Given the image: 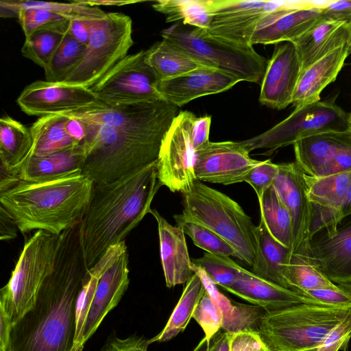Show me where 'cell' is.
I'll return each mask as SVG.
<instances>
[{
	"mask_svg": "<svg viewBox=\"0 0 351 351\" xmlns=\"http://www.w3.org/2000/svg\"><path fill=\"white\" fill-rule=\"evenodd\" d=\"M223 289L267 311L306 304L300 293L264 280L241 266L236 280Z\"/></svg>",
	"mask_w": 351,
	"mask_h": 351,
	"instance_id": "603a6c76",
	"label": "cell"
},
{
	"mask_svg": "<svg viewBox=\"0 0 351 351\" xmlns=\"http://www.w3.org/2000/svg\"><path fill=\"white\" fill-rule=\"evenodd\" d=\"M322 11L327 19L350 22L351 0L329 1Z\"/></svg>",
	"mask_w": 351,
	"mask_h": 351,
	"instance_id": "816d5d0a",
	"label": "cell"
},
{
	"mask_svg": "<svg viewBox=\"0 0 351 351\" xmlns=\"http://www.w3.org/2000/svg\"><path fill=\"white\" fill-rule=\"evenodd\" d=\"M350 28L351 21L325 18L295 40L302 70L348 43Z\"/></svg>",
	"mask_w": 351,
	"mask_h": 351,
	"instance_id": "484cf974",
	"label": "cell"
},
{
	"mask_svg": "<svg viewBox=\"0 0 351 351\" xmlns=\"http://www.w3.org/2000/svg\"><path fill=\"white\" fill-rule=\"evenodd\" d=\"M348 45H349L350 49L351 51V28H350V36H349V39H348Z\"/></svg>",
	"mask_w": 351,
	"mask_h": 351,
	"instance_id": "e7e4bbea",
	"label": "cell"
},
{
	"mask_svg": "<svg viewBox=\"0 0 351 351\" xmlns=\"http://www.w3.org/2000/svg\"><path fill=\"white\" fill-rule=\"evenodd\" d=\"M79 3L92 6H123L133 3L142 2L141 1L134 0H76Z\"/></svg>",
	"mask_w": 351,
	"mask_h": 351,
	"instance_id": "91938a15",
	"label": "cell"
},
{
	"mask_svg": "<svg viewBox=\"0 0 351 351\" xmlns=\"http://www.w3.org/2000/svg\"><path fill=\"white\" fill-rule=\"evenodd\" d=\"M17 18L25 36L27 37L44 26L67 17L45 9L25 8L21 9L18 12Z\"/></svg>",
	"mask_w": 351,
	"mask_h": 351,
	"instance_id": "bcb514c9",
	"label": "cell"
},
{
	"mask_svg": "<svg viewBox=\"0 0 351 351\" xmlns=\"http://www.w3.org/2000/svg\"><path fill=\"white\" fill-rule=\"evenodd\" d=\"M173 219L176 225L182 228L195 245L210 254L239 258L234 249L208 228L183 213L174 215Z\"/></svg>",
	"mask_w": 351,
	"mask_h": 351,
	"instance_id": "f35d334b",
	"label": "cell"
},
{
	"mask_svg": "<svg viewBox=\"0 0 351 351\" xmlns=\"http://www.w3.org/2000/svg\"><path fill=\"white\" fill-rule=\"evenodd\" d=\"M25 8H42L67 18L80 17L86 19H101L107 14L98 7L89 6L76 0L70 3L2 0L0 1V16L2 18L17 17L18 12Z\"/></svg>",
	"mask_w": 351,
	"mask_h": 351,
	"instance_id": "74e56055",
	"label": "cell"
},
{
	"mask_svg": "<svg viewBox=\"0 0 351 351\" xmlns=\"http://www.w3.org/2000/svg\"><path fill=\"white\" fill-rule=\"evenodd\" d=\"M256 240V254L251 271L264 280L289 289L286 273L292 251L271 235L261 216L257 226Z\"/></svg>",
	"mask_w": 351,
	"mask_h": 351,
	"instance_id": "4316f807",
	"label": "cell"
},
{
	"mask_svg": "<svg viewBox=\"0 0 351 351\" xmlns=\"http://www.w3.org/2000/svg\"><path fill=\"white\" fill-rule=\"evenodd\" d=\"M298 6L297 1L212 0L211 19L206 30L219 38L252 45L256 30Z\"/></svg>",
	"mask_w": 351,
	"mask_h": 351,
	"instance_id": "8fae6325",
	"label": "cell"
},
{
	"mask_svg": "<svg viewBox=\"0 0 351 351\" xmlns=\"http://www.w3.org/2000/svg\"><path fill=\"white\" fill-rule=\"evenodd\" d=\"M348 130L351 132V113L348 114Z\"/></svg>",
	"mask_w": 351,
	"mask_h": 351,
	"instance_id": "be15d7a7",
	"label": "cell"
},
{
	"mask_svg": "<svg viewBox=\"0 0 351 351\" xmlns=\"http://www.w3.org/2000/svg\"><path fill=\"white\" fill-rule=\"evenodd\" d=\"M98 100L89 88L38 80L25 87L16 103L27 114L40 117L73 110Z\"/></svg>",
	"mask_w": 351,
	"mask_h": 351,
	"instance_id": "9a60e30c",
	"label": "cell"
},
{
	"mask_svg": "<svg viewBox=\"0 0 351 351\" xmlns=\"http://www.w3.org/2000/svg\"><path fill=\"white\" fill-rule=\"evenodd\" d=\"M87 271L79 223L59 235L53 269L34 306L12 326L8 351L72 350L77 302Z\"/></svg>",
	"mask_w": 351,
	"mask_h": 351,
	"instance_id": "7a4b0ae2",
	"label": "cell"
},
{
	"mask_svg": "<svg viewBox=\"0 0 351 351\" xmlns=\"http://www.w3.org/2000/svg\"><path fill=\"white\" fill-rule=\"evenodd\" d=\"M69 18L44 26L25 37L22 55L43 69L69 32Z\"/></svg>",
	"mask_w": 351,
	"mask_h": 351,
	"instance_id": "836d02e7",
	"label": "cell"
},
{
	"mask_svg": "<svg viewBox=\"0 0 351 351\" xmlns=\"http://www.w3.org/2000/svg\"><path fill=\"white\" fill-rule=\"evenodd\" d=\"M32 147L29 128L8 115L0 119L1 174L18 178Z\"/></svg>",
	"mask_w": 351,
	"mask_h": 351,
	"instance_id": "f1b7e54d",
	"label": "cell"
},
{
	"mask_svg": "<svg viewBox=\"0 0 351 351\" xmlns=\"http://www.w3.org/2000/svg\"><path fill=\"white\" fill-rule=\"evenodd\" d=\"M271 351H278V350H271Z\"/></svg>",
	"mask_w": 351,
	"mask_h": 351,
	"instance_id": "03108f58",
	"label": "cell"
},
{
	"mask_svg": "<svg viewBox=\"0 0 351 351\" xmlns=\"http://www.w3.org/2000/svg\"><path fill=\"white\" fill-rule=\"evenodd\" d=\"M278 165L279 169L273 186L292 218L293 252L309 237L312 206L307 195L304 173L296 162Z\"/></svg>",
	"mask_w": 351,
	"mask_h": 351,
	"instance_id": "d6986e66",
	"label": "cell"
},
{
	"mask_svg": "<svg viewBox=\"0 0 351 351\" xmlns=\"http://www.w3.org/2000/svg\"><path fill=\"white\" fill-rule=\"evenodd\" d=\"M146 61L160 80L173 78L204 66L165 39L146 50Z\"/></svg>",
	"mask_w": 351,
	"mask_h": 351,
	"instance_id": "e575fe53",
	"label": "cell"
},
{
	"mask_svg": "<svg viewBox=\"0 0 351 351\" xmlns=\"http://www.w3.org/2000/svg\"><path fill=\"white\" fill-rule=\"evenodd\" d=\"M329 1H313L308 5L284 14L272 23L256 30L251 38V45L293 43L326 18L322 8Z\"/></svg>",
	"mask_w": 351,
	"mask_h": 351,
	"instance_id": "d4e9b609",
	"label": "cell"
},
{
	"mask_svg": "<svg viewBox=\"0 0 351 351\" xmlns=\"http://www.w3.org/2000/svg\"><path fill=\"white\" fill-rule=\"evenodd\" d=\"M260 162L240 141H208L195 150L194 169L201 182L229 185L244 182Z\"/></svg>",
	"mask_w": 351,
	"mask_h": 351,
	"instance_id": "5bb4252c",
	"label": "cell"
},
{
	"mask_svg": "<svg viewBox=\"0 0 351 351\" xmlns=\"http://www.w3.org/2000/svg\"><path fill=\"white\" fill-rule=\"evenodd\" d=\"M192 318L201 326L209 345L211 339L221 329L222 314L206 291L199 301Z\"/></svg>",
	"mask_w": 351,
	"mask_h": 351,
	"instance_id": "ee69618b",
	"label": "cell"
},
{
	"mask_svg": "<svg viewBox=\"0 0 351 351\" xmlns=\"http://www.w3.org/2000/svg\"><path fill=\"white\" fill-rule=\"evenodd\" d=\"M59 236L37 230L24 244L8 282L0 290V310L15 324L34 305L54 266Z\"/></svg>",
	"mask_w": 351,
	"mask_h": 351,
	"instance_id": "ba28073f",
	"label": "cell"
},
{
	"mask_svg": "<svg viewBox=\"0 0 351 351\" xmlns=\"http://www.w3.org/2000/svg\"><path fill=\"white\" fill-rule=\"evenodd\" d=\"M127 252L125 241L110 247L104 256L86 273L76 308V332L71 351H82V336L97 282L117 258Z\"/></svg>",
	"mask_w": 351,
	"mask_h": 351,
	"instance_id": "4dcf8cb0",
	"label": "cell"
},
{
	"mask_svg": "<svg viewBox=\"0 0 351 351\" xmlns=\"http://www.w3.org/2000/svg\"><path fill=\"white\" fill-rule=\"evenodd\" d=\"M350 312L299 304L267 311L258 332L270 350L314 351Z\"/></svg>",
	"mask_w": 351,
	"mask_h": 351,
	"instance_id": "52a82bcc",
	"label": "cell"
},
{
	"mask_svg": "<svg viewBox=\"0 0 351 351\" xmlns=\"http://www.w3.org/2000/svg\"><path fill=\"white\" fill-rule=\"evenodd\" d=\"M304 179L312 206L310 237L341 221L340 212L351 183V171L318 178L304 173Z\"/></svg>",
	"mask_w": 351,
	"mask_h": 351,
	"instance_id": "ac0fdd59",
	"label": "cell"
},
{
	"mask_svg": "<svg viewBox=\"0 0 351 351\" xmlns=\"http://www.w3.org/2000/svg\"><path fill=\"white\" fill-rule=\"evenodd\" d=\"M238 80L218 70L201 66L182 75L160 80L156 90L162 99L178 108L199 97L232 88Z\"/></svg>",
	"mask_w": 351,
	"mask_h": 351,
	"instance_id": "ffe728a7",
	"label": "cell"
},
{
	"mask_svg": "<svg viewBox=\"0 0 351 351\" xmlns=\"http://www.w3.org/2000/svg\"><path fill=\"white\" fill-rule=\"evenodd\" d=\"M148 346L147 339L143 336L133 335L120 338L112 335L100 351H147Z\"/></svg>",
	"mask_w": 351,
	"mask_h": 351,
	"instance_id": "f907efd6",
	"label": "cell"
},
{
	"mask_svg": "<svg viewBox=\"0 0 351 351\" xmlns=\"http://www.w3.org/2000/svg\"><path fill=\"white\" fill-rule=\"evenodd\" d=\"M93 185L82 173L40 182L18 180L0 191V203L23 234L43 230L59 236L80 222Z\"/></svg>",
	"mask_w": 351,
	"mask_h": 351,
	"instance_id": "277c9868",
	"label": "cell"
},
{
	"mask_svg": "<svg viewBox=\"0 0 351 351\" xmlns=\"http://www.w3.org/2000/svg\"><path fill=\"white\" fill-rule=\"evenodd\" d=\"M86 47V45L78 42L68 32L44 69L45 80L62 82L81 61Z\"/></svg>",
	"mask_w": 351,
	"mask_h": 351,
	"instance_id": "ab89813d",
	"label": "cell"
},
{
	"mask_svg": "<svg viewBox=\"0 0 351 351\" xmlns=\"http://www.w3.org/2000/svg\"><path fill=\"white\" fill-rule=\"evenodd\" d=\"M130 283L128 251L122 254L97 282L82 336V345L95 332L106 315L117 306Z\"/></svg>",
	"mask_w": 351,
	"mask_h": 351,
	"instance_id": "44dd1931",
	"label": "cell"
},
{
	"mask_svg": "<svg viewBox=\"0 0 351 351\" xmlns=\"http://www.w3.org/2000/svg\"><path fill=\"white\" fill-rule=\"evenodd\" d=\"M84 161L80 146L43 156H32L21 169L18 178L29 182L57 180L81 173Z\"/></svg>",
	"mask_w": 351,
	"mask_h": 351,
	"instance_id": "83f0119b",
	"label": "cell"
},
{
	"mask_svg": "<svg viewBox=\"0 0 351 351\" xmlns=\"http://www.w3.org/2000/svg\"><path fill=\"white\" fill-rule=\"evenodd\" d=\"M165 39L202 66L224 73L239 82L261 84L268 61L252 45L232 42L206 29H184L178 25L161 32Z\"/></svg>",
	"mask_w": 351,
	"mask_h": 351,
	"instance_id": "8992f818",
	"label": "cell"
},
{
	"mask_svg": "<svg viewBox=\"0 0 351 351\" xmlns=\"http://www.w3.org/2000/svg\"><path fill=\"white\" fill-rule=\"evenodd\" d=\"M261 216L271 235L288 248H292L293 221L291 214L273 185L258 200Z\"/></svg>",
	"mask_w": 351,
	"mask_h": 351,
	"instance_id": "d590c367",
	"label": "cell"
},
{
	"mask_svg": "<svg viewBox=\"0 0 351 351\" xmlns=\"http://www.w3.org/2000/svg\"><path fill=\"white\" fill-rule=\"evenodd\" d=\"M88 20L80 17L69 18V34L78 42L86 45L90 37Z\"/></svg>",
	"mask_w": 351,
	"mask_h": 351,
	"instance_id": "11a10c76",
	"label": "cell"
},
{
	"mask_svg": "<svg viewBox=\"0 0 351 351\" xmlns=\"http://www.w3.org/2000/svg\"><path fill=\"white\" fill-rule=\"evenodd\" d=\"M183 205L184 215L219 235L234 249L239 259L252 267L257 226L237 202L196 180L184 194Z\"/></svg>",
	"mask_w": 351,
	"mask_h": 351,
	"instance_id": "5b68a950",
	"label": "cell"
},
{
	"mask_svg": "<svg viewBox=\"0 0 351 351\" xmlns=\"http://www.w3.org/2000/svg\"><path fill=\"white\" fill-rule=\"evenodd\" d=\"M12 328L8 317L0 310V351H8Z\"/></svg>",
	"mask_w": 351,
	"mask_h": 351,
	"instance_id": "6f0895ef",
	"label": "cell"
},
{
	"mask_svg": "<svg viewBox=\"0 0 351 351\" xmlns=\"http://www.w3.org/2000/svg\"><path fill=\"white\" fill-rule=\"evenodd\" d=\"M351 338V312L326 336L314 351H339L345 350Z\"/></svg>",
	"mask_w": 351,
	"mask_h": 351,
	"instance_id": "7dc6e473",
	"label": "cell"
},
{
	"mask_svg": "<svg viewBox=\"0 0 351 351\" xmlns=\"http://www.w3.org/2000/svg\"><path fill=\"white\" fill-rule=\"evenodd\" d=\"M211 124V117H195L192 128V142L195 149L209 141V133Z\"/></svg>",
	"mask_w": 351,
	"mask_h": 351,
	"instance_id": "f5cc1de1",
	"label": "cell"
},
{
	"mask_svg": "<svg viewBox=\"0 0 351 351\" xmlns=\"http://www.w3.org/2000/svg\"><path fill=\"white\" fill-rule=\"evenodd\" d=\"M178 108L164 99L115 106L98 100L59 114L84 123L82 173L101 184L156 162Z\"/></svg>",
	"mask_w": 351,
	"mask_h": 351,
	"instance_id": "6da1fadb",
	"label": "cell"
},
{
	"mask_svg": "<svg viewBox=\"0 0 351 351\" xmlns=\"http://www.w3.org/2000/svg\"><path fill=\"white\" fill-rule=\"evenodd\" d=\"M191 262L202 268L213 281L223 289L230 287L236 280L240 266L230 256L208 252L200 258L191 259Z\"/></svg>",
	"mask_w": 351,
	"mask_h": 351,
	"instance_id": "60d3db41",
	"label": "cell"
},
{
	"mask_svg": "<svg viewBox=\"0 0 351 351\" xmlns=\"http://www.w3.org/2000/svg\"><path fill=\"white\" fill-rule=\"evenodd\" d=\"M156 220L160 254L166 286L186 283L194 274L185 234L178 226L170 224L156 209L150 211Z\"/></svg>",
	"mask_w": 351,
	"mask_h": 351,
	"instance_id": "7402d4cb",
	"label": "cell"
},
{
	"mask_svg": "<svg viewBox=\"0 0 351 351\" xmlns=\"http://www.w3.org/2000/svg\"><path fill=\"white\" fill-rule=\"evenodd\" d=\"M209 345L204 337L193 351H208Z\"/></svg>",
	"mask_w": 351,
	"mask_h": 351,
	"instance_id": "6125c7cd",
	"label": "cell"
},
{
	"mask_svg": "<svg viewBox=\"0 0 351 351\" xmlns=\"http://www.w3.org/2000/svg\"><path fill=\"white\" fill-rule=\"evenodd\" d=\"M279 165L273 163L270 159L261 161L253 167L245 178L254 190L258 199H261L264 193L271 187L278 174Z\"/></svg>",
	"mask_w": 351,
	"mask_h": 351,
	"instance_id": "f6af8a7d",
	"label": "cell"
},
{
	"mask_svg": "<svg viewBox=\"0 0 351 351\" xmlns=\"http://www.w3.org/2000/svg\"><path fill=\"white\" fill-rule=\"evenodd\" d=\"M286 280L289 289L302 293L308 290L334 286L314 261L309 247V237L292 252L287 266Z\"/></svg>",
	"mask_w": 351,
	"mask_h": 351,
	"instance_id": "1f68e13d",
	"label": "cell"
},
{
	"mask_svg": "<svg viewBox=\"0 0 351 351\" xmlns=\"http://www.w3.org/2000/svg\"><path fill=\"white\" fill-rule=\"evenodd\" d=\"M195 114L180 111L165 134L157 160L158 178L171 192H189L197 180L192 128Z\"/></svg>",
	"mask_w": 351,
	"mask_h": 351,
	"instance_id": "4fadbf2b",
	"label": "cell"
},
{
	"mask_svg": "<svg viewBox=\"0 0 351 351\" xmlns=\"http://www.w3.org/2000/svg\"><path fill=\"white\" fill-rule=\"evenodd\" d=\"M302 71V64L295 45L282 42L275 45L271 58L261 83L259 102L282 110L291 104Z\"/></svg>",
	"mask_w": 351,
	"mask_h": 351,
	"instance_id": "e0dca14e",
	"label": "cell"
},
{
	"mask_svg": "<svg viewBox=\"0 0 351 351\" xmlns=\"http://www.w3.org/2000/svg\"><path fill=\"white\" fill-rule=\"evenodd\" d=\"M159 81L142 50L127 55L90 88L108 105H131L162 99L156 90Z\"/></svg>",
	"mask_w": 351,
	"mask_h": 351,
	"instance_id": "7c38bea8",
	"label": "cell"
},
{
	"mask_svg": "<svg viewBox=\"0 0 351 351\" xmlns=\"http://www.w3.org/2000/svg\"><path fill=\"white\" fill-rule=\"evenodd\" d=\"M67 117L53 114L39 117L29 128L32 156H43L80 146L67 132Z\"/></svg>",
	"mask_w": 351,
	"mask_h": 351,
	"instance_id": "f546056e",
	"label": "cell"
},
{
	"mask_svg": "<svg viewBox=\"0 0 351 351\" xmlns=\"http://www.w3.org/2000/svg\"><path fill=\"white\" fill-rule=\"evenodd\" d=\"M19 230L14 218L2 206H0V239L8 241L14 239Z\"/></svg>",
	"mask_w": 351,
	"mask_h": 351,
	"instance_id": "db71d44e",
	"label": "cell"
},
{
	"mask_svg": "<svg viewBox=\"0 0 351 351\" xmlns=\"http://www.w3.org/2000/svg\"><path fill=\"white\" fill-rule=\"evenodd\" d=\"M348 114L333 101H318L295 108L290 115L269 130L240 143L250 152L267 149L265 155L278 148L323 132L346 131Z\"/></svg>",
	"mask_w": 351,
	"mask_h": 351,
	"instance_id": "30bf717a",
	"label": "cell"
},
{
	"mask_svg": "<svg viewBox=\"0 0 351 351\" xmlns=\"http://www.w3.org/2000/svg\"><path fill=\"white\" fill-rule=\"evenodd\" d=\"M192 269L202 279L206 291L222 314V323L228 320L232 313L233 302L217 289L206 271L201 267L192 264Z\"/></svg>",
	"mask_w": 351,
	"mask_h": 351,
	"instance_id": "c3c4849f",
	"label": "cell"
},
{
	"mask_svg": "<svg viewBox=\"0 0 351 351\" xmlns=\"http://www.w3.org/2000/svg\"><path fill=\"white\" fill-rule=\"evenodd\" d=\"M152 8L166 16V22L182 21L184 25L206 29L212 14V0H159Z\"/></svg>",
	"mask_w": 351,
	"mask_h": 351,
	"instance_id": "8d00e7d4",
	"label": "cell"
},
{
	"mask_svg": "<svg viewBox=\"0 0 351 351\" xmlns=\"http://www.w3.org/2000/svg\"><path fill=\"white\" fill-rule=\"evenodd\" d=\"M205 291L201 278L194 273L186 283L182 295L165 326L158 335L147 340L148 344L168 341L184 331Z\"/></svg>",
	"mask_w": 351,
	"mask_h": 351,
	"instance_id": "d6a6232c",
	"label": "cell"
},
{
	"mask_svg": "<svg viewBox=\"0 0 351 351\" xmlns=\"http://www.w3.org/2000/svg\"><path fill=\"white\" fill-rule=\"evenodd\" d=\"M67 117V116H66ZM66 129L68 134L80 145H82L85 139V128L84 123L77 119L67 117Z\"/></svg>",
	"mask_w": 351,
	"mask_h": 351,
	"instance_id": "9f6ffc18",
	"label": "cell"
},
{
	"mask_svg": "<svg viewBox=\"0 0 351 351\" xmlns=\"http://www.w3.org/2000/svg\"><path fill=\"white\" fill-rule=\"evenodd\" d=\"M230 351H271L258 332L243 331L230 335Z\"/></svg>",
	"mask_w": 351,
	"mask_h": 351,
	"instance_id": "681fc988",
	"label": "cell"
},
{
	"mask_svg": "<svg viewBox=\"0 0 351 351\" xmlns=\"http://www.w3.org/2000/svg\"><path fill=\"white\" fill-rule=\"evenodd\" d=\"M230 335L220 330L210 340L208 351H230Z\"/></svg>",
	"mask_w": 351,
	"mask_h": 351,
	"instance_id": "680465c9",
	"label": "cell"
},
{
	"mask_svg": "<svg viewBox=\"0 0 351 351\" xmlns=\"http://www.w3.org/2000/svg\"><path fill=\"white\" fill-rule=\"evenodd\" d=\"M157 161L112 182L94 184L80 222V238L88 270L107 250L125 237L150 213L160 187Z\"/></svg>",
	"mask_w": 351,
	"mask_h": 351,
	"instance_id": "3957f363",
	"label": "cell"
},
{
	"mask_svg": "<svg viewBox=\"0 0 351 351\" xmlns=\"http://www.w3.org/2000/svg\"><path fill=\"white\" fill-rule=\"evenodd\" d=\"M351 215V183L346 194L343 202L341 208L340 217L342 220L343 218Z\"/></svg>",
	"mask_w": 351,
	"mask_h": 351,
	"instance_id": "94428289",
	"label": "cell"
},
{
	"mask_svg": "<svg viewBox=\"0 0 351 351\" xmlns=\"http://www.w3.org/2000/svg\"><path fill=\"white\" fill-rule=\"evenodd\" d=\"M301 295L306 304L351 311V283L308 290Z\"/></svg>",
	"mask_w": 351,
	"mask_h": 351,
	"instance_id": "7bdbcfd3",
	"label": "cell"
},
{
	"mask_svg": "<svg viewBox=\"0 0 351 351\" xmlns=\"http://www.w3.org/2000/svg\"><path fill=\"white\" fill-rule=\"evenodd\" d=\"M266 312L260 306L233 302L231 315L222 323L221 330L229 335L247 330L258 332Z\"/></svg>",
	"mask_w": 351,
	"mask_h": 351,
	"instance_id": "b9f144b4",
	"label": "cell"
},
{
	"mask_svg": "<svg viewBox=\"0 0 351 351\" xmlns=\"http://www.w3.org/2000/svg\"><path fill=\"white\" fill-rule=\"evenodd\" d=\"M88 23L90 37L84 56L62 82L90 88L128 55L134 41L132 19L123 13H107Z\"/></svg>",
	"mask_w": 351,
	"mask_h": 351,
	"instance_id": "9c48e42d",
	"label": "cell"
},
{
	"mask_svg": "<svg viewBox=\"0 0 351 351\" xmlns=\"http://www.w3.org/2000/svg\"><path fill=\"white\" fill-rule=\"evenodd\" d=\"M350 53L345 43L302 70L291 104L298 108L319 101L322 91L336 80Z\"/></svg>",
	"mask_w": 351,
	"mask_h": 351,
	"instance_id": "cb8c5ba5",
	"label": "cell"
},
{
	"mask_svg": "<svg viewBox=\"0 0 351 351\" xmlns=\"http://www.w3.org/2000/svg\"><path fill=\"white\" fill-rule=\"evenodd\" d=\"M311 256L335 284L351 283V215L309 237Z\"/></svg>",
	"mask_w": 351,
	"mask_h": 351,
	"instance_id": "2e32d148",
	"label": "cell"
}]
</instances>
